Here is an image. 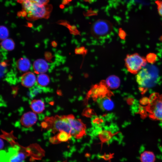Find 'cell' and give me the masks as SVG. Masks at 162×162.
<instances>
[{"instance_id": "obj_1", "label": "cell", "mask_w": 162, "mask_h": 162, "mask_svg": "<svg viewBox=\"0 0 162 162\" xmlns=\"http://www.w3.org/2000/svg\"><path fill=\"white\" fill-rule=\"evenodd\" d=\"M22 4V9L18 15L31 21L43 18L48 19L53 8L50 4H41L29 0H26Z\"/></svg>"}, {"instance_id": "obj_2", "label": "cell", "mask_w": 162, "mask_h": 162, "mask_svg": "<svg viewBox=\"0 0 162 162\" xmlns=\"http://www.w3.org/2000/svg\"><path fill=\"white\" fill-rule=\"evenodd\" d=\"M137 82L142 90L155 86L158 81V74L156 68L153 66L143 68L136 75Z\"/></svg>"}, {"instance_id": "obj_3", "label": "cell", "mask_w": 162, "mask_h": 162, "mask_svg": "<svg viewBox=\"0 0 162 162\" xmlns=\"http://www.w3.org/2000/svg\"><path fill=\"white\" fill-rule=\"evenodd\" d=\"M112 30V25L111 22L106 20L99 19L92 25L91 32L94 38L101 39L108 36Z\"/></svg>"}, {"instance_id": "obj_4", "label": "cell", "mask_w": 162, "mask_h": 162, "mask_svg": "<svg viewBox=\"0 0 162 162\" xmlns=\"http://www.w3.org/2000/svg\"><path fill=\"white\" fill-rule=\"evenodd\" d=\"M150 98L146 107L149 116L153 119L162 121V95L154 94Z\"/></svg>"}, {"instance_id": "obj_5", "label": "cell", "mask_w": 162, "mask_h": 162, "mask_svg": "<svg viewBox=\"0 0 162 162\" xmlns=\"http://www.w3.org/2000/svg\"><path fill=\"white\" fill-rule=\"evenodd\" d=\"M124 61L128 70L134 74H137L142 67H145L147 62L146 58L136 53L127 55Z\"/></svg>"}, {"instance_id": "obj_6", "label": "cell", "mask_w": 162, "mask_h": 162, "mask_svg": "<svg viewBox=\"0 0 162 162\" xmlns=\"http://www.w3.org/2000/svg\"><path fill=\"white\" fill-rule=\"evenodd\" d=\"M51 126L54 132L63 131L77 138L79 137L76 132L73 129L67 120L66 116H56L49 119Z\"/></svg>"}, {"instance_id": "obj_7", "label": "cell", "mask_w": 162, "mask_h": 162, "mask_svg": "<svg viewBox=\"0 0 162 162\" xmlns=\"http://www.w3.org/2000/svg\"><path fill=\"white\" fill-rule=\"evenodd\" d=\"M66 117L72 127L78 134L79 138L84 134L85 127L81 120L76 119L73 115L66 116Z\"/></svg>"}, {"instance_id": "obj_8", "label": "cell", "mask_w": 162, "mask_h": 162, "mask_svg": "<svg viewBox=\"0 0 162 162\" xmlns=\"http://www.w3.org/2000/svg\"><path fill=\"white\" fill-rule=\"evenodd\" d=\"M37 120L38 117L36 113L29 111L24 113L22 116L20 122L24 127L29 128L34 125Z\"/></svg>"}, {"instance_id": "obj_9", "label": "cell", "mask_w": 162, "mask_h": 162, "mask_svg": "<svg viewBox=\"0 0 162 162\" xmlns=\"http://www.w3.org/2000/svg\"><path fill=\"white\" fill-rule=\"evenodd\" d=\"M109 88L106 86L105 80L101 81L98 84L94 85L91 88L90 92L93 96L99 98L106 96L109 92Z\"/></svg>"}, {"instance_id": "obj_10", "label": "cell", "mask_w": 162, "mask_h": 162, "mask_svg": "<svg viewBox=\"0 0 162 162\" xmlns=\"http://www.w3.org/2000/svg\"><path fill=\"white\" fill-rule=\"evenodd\" d=\"M103 96L98 98L97 102L100 108L103 110L109 111L112 110L115 105L112 100L109 97Z\"/></svg>"}, {"instance_id": "obj_11", "label": "cell", "mask_w": 162, "mask_h": 162, "mask_svg": "<svg viewBox=\"0 0 162 162\" xmlns=\"http://www.w3.org/2000/svg\"><path fill=\"white\" fill-rule=\"evenodd\" d=\"M22 85L26 87H32L36 80V76L34 73L31 72H26L22 75L21 79Z\"/></svg>"}, {"instance_id": "obj_12", "label": "cell", "mask_w": 162, "mask_h": 162, "mask_svg": "<svg viewBox=\"0 0 162 162\" xmlns=\"http://www.w3.org/2000/svg\"><path fill=\"white\" fill-rule=\"evenodd\" d=\"M33 67L35 72L37 74H43L47 71L48 68V64L44 60L40 59L35 61Z\"/></svg>"}, {"instance_id": "obj_13", "label": "cell", "mask_w": 162, "mask_h": 162, "mask_svg": "<svg viewBox=\"0 0 162 162\" xmlns=\"http://www.w3.org/2000/svg\"><path fill=\"white\" fill-rule=\"evenodd\" d=\"M31 108L36 113H41L45 109L44 101L40 99H34L31 101L30 104Z\"/></svg>"}, {"instance_id": "obj_14", "label": "cell", "mask_w": 162, "mask_h": 162, "mask_svg": "<svg viewBox=\"0 0 162 162\" xmlns=\"http://www.w3.org/2000/svg\"><path fill=\"white\" fill-rule=\"evenodd\" d=\"M105 84L109 89H116L120 85V80L117 76L112 75L109 76L105 80Z\"/></svg>"}, {"instance_id": "obj_15", "label": "cell", "mask_w": 162, "mask_h": 162, "mask_svg": "<svg viewBox=\"0 0 162 162\" xmlns=\"http://www.w3.org/2000/svg\"><path fill=\"white\" fill-rule=\"evenodd\" d=\"M71 136V135L65 132L59 131L55 136L51 138L50 142L54 144L66 142L68 140Z\"/></svg>"}, {"instance_id": "obj_16", "label": "cell", "mask_w": 162, "mask_h": 162, "mask_svg": "<svg viewBox=\"0 0 162 162\" xmlns=\"http://www.w3.org/2000/svg\"><path fill=\"white\" fill-rule=\"evenodd\" d=\"M17 67L19 70L22 72H26L29 69L31 64L29 60L27 58H22L16 63Z\"/></svg>"}, {"instance_id": "obj_17", "label": "cell", "mask_w": 162, "mask_h": 162, "mask_svg": "<svg viewBox=\"0 0 162 162\" xmlns=\"http://www.w3.org/2000/svg\"><path fill=\"white\" fill-rule=\"evenodd\" d=\"M155 159L154 154L150 151H145L141 154L140 156L141 162H154Z\"/></svg>"}, {"instance_id": "obj_18", "label": "cell", "mask_w": 162, "mask_h": 162, "mask_svg": "<svg viewBox=\"0 0 162 162\" xmlns=\"http://www.w3.org/2000/svg\"><path fill=\"white\" fill-rule=\"evenodd\" d=\"M37 81L39 86L42 87L46 86L49 84L50 79L47 75L42 74L38 76Z\"/></svg>"}, {"instance_id": "obj_19", "label": "cell", "mask_w": 162, "mask_h": 162, "mask_svg": "<svg viewBox=\"0 0 162 162\" xmlns=\"http://www.w3.org/2000/svg\"><path fill=\"white\" fill-rule=\"evenodd\" d=\"M1 45L4 49L8 51L13 50L14 47V41L10 39H6L2 41Z\"/></svg>"}, {"instance_id": "obj_20", "label": "cell", "mask_w": 162, "mask_h": 162, "mask_svg": "<svg viewBox=\"0 0 162 162\" xmlns=\"http://www.w3.org/2000/svg\"><path fill=\"white\" fill-rule=\"evenodd\" d=\"M104 123L103 117L101 116H94L92 119V123L94 127L101 128Z\"/></svg>"}, {"instance_id": "obj_21", "label": "cell", "mask_w": 162, "mask_h": 162, "mask_svg": "<svg viewBox=\"0 0 162 162\" xmlns=\"http://www.w3.org/2000/svg\"><path fill=\"white\" fill-rule=\"evenodd\" d=\"M0 39L4 40L7 39L9 36V32L7 28L4 26H0Z\"/></svg>"}, {"instance_id": "obj_22", "label": "cell", "mask_w": 162, "mask_h": 162, "mask_svg": "<svg viewBox=\"0 0 162 162\" xmlns=\"http://www.w3.org/2000/svg\"><path fill=\"white\" fill-rule=\"evenodd\" d=\"M146 58L147 62L152 64L156 62L157 59V56L154 53H150L147 55Z\"/></svg>"}, {"instance_id": "obj_23", "label": "cell", "mask_w": 162, "mask_h": 162, "mask_svg": "<svg viewBox=\"0 0 162 162\" xmlns=\"http://www.w3.org/2000/svg\"><path fill=\"white\" fill-rule=\"evenodd\" d=\"M40 88L36 87L33 88L30 92V96L33 98L41 92V90Z\"/></svg>"}, {"instance_id": "obj_24", "label": "cell", "mask_w": 162, "mask_h": 162, "mask_svg": "<svg viewBox=\"0 0 162 162\" xmlns=\"http://www.w3.org/2000/svg\"><path fill=\"white\" fill-rule=\"evenodd\" d=\"M157 9L159 15L162 17V0H158L155 1Z\"/></svg>"}, {"instance_id": "obj_25", "label": "cell", "mask_w": 162, "mask_h": 162, "mask_svg": "<svg viewBox=\"0 0 162 162\" xmlns=\"http://www.w3.org/2000/svg\"><path fill=\"white\" fill-rule=\"evenodd\" d=\"M86 51L84 47H80L77 48L75 50V53L76 54H84Z\"/></svg>"}, {"instance_id": "obj_26", "label": "cell", "mask_w": 162, "mask_h": 162, "mask_svg": "<svg viewBox=\"0 0 162 162\" xmlns=\"http://www.w3.org/2000/svg\"><path fill=\"white\" fill-rule=\"evenodd\" d=\"M31 1L36 2L37 3L46 4H47L49 2L50 0H29Z\"/></svg>"}, {"instance_id": "obj_27", "label": "cell", "mask_w": 162, "mask_h": 162, "mask_svg": "<svg viewBox=\"0 0 162 162\" xmlns=\"http://www.w3.org/2000/svg\"><path fill=\"white\" fill-rule=\"evenodd\" d=\"M119 36L121 39L124 40L126 36V34L124 31L120 29L119 31Z\"/></svg>"}, {"instance_id": "obj_28", "label": "cell", "mask_w": 162, "mask_h": 162, "mask_svg": "<svg viewBox=\"0 0 162 162\" xmlns=\"http://www.w3.org/2000/svg\"><path fill=\"white\" fill-rule=\"evenodd\" d=\"M4 143L3 141L0 139V149L1 150L4 147Z\"/></svg>"}, {"instance_id": "obj_29", "label": "cell", "mask_w": 162, "mask_h": 162, "mask_svg": "<svg viewBox=\"0 0 162 162\" xmlns=\"http://www.w3.org/2000/svg\"><path fill=\"white\" fill-rule=\"evenodd\" d=\"M72 0H63L62 3L64 4H66L72 1Z\"/></svg>"}, {"instance_id": "obj_30", "label": "cell", "mask_w": 162, "mask_h": 162, "mask_svg": "<svg viewBox=\"0 0 162 162\" xmlns=\"http://www.w3.org/2000/svg\"><path fill=\"white\" fill-rule=\"evenodd\" d=\"M17 2L22 4L26 0H16Z\"/></svg>"}, {"instance_id": "obj_31", "label": "cell", "mask_w": 162, "mask_h": 162, "mask_svg": "<svg viewBox=\"0 0 162 162\" xmlns=\"http://www.w3.org/2000/svg\"><path fill=\"white\" fill-rule=\"evenodd\" d=\"M83 0L87 2H92L94 0Z\"/></svg>"}]
</instances>
